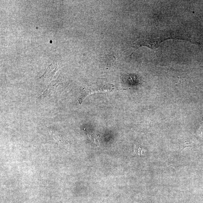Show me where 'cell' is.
Instances as JSON below:
<instances>
[{"instance_id": "cell-1", "label": "cell", "mask_w": 203, "mask_h": 203, "mask_svg": "<svg viewBox=\"0 0 203 203\" xmlns=\"http://www.w3.org/2000/svg\"><path fill=\"white\" fill-rule=\"evenodd\" d=\"M48 130L50 135L56 141L59 147L65 148L68 147V142L59 132L51 128H49Z\"/></svg>"}, {"instance_id": "cell-2", "label": "cell", "mask_w": 203, "mask_h": 203, "mask_svg": "<svg viewBox=\"0 0 203 203\" xmlns=\"http://www.w3.org/2000/svg\"><path fill=\"white\" fill-rule=\"evenodd\" d=\"M192 143L190 141H186L181 144V147L183 149L187 147L191 146Z\"/></svg>"}]
</instances>
